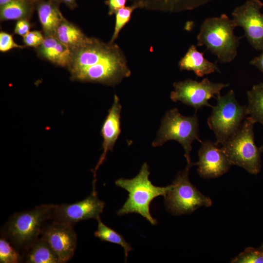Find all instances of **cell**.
<instances>
[{
    "mask_svg": "<svg viewBox=\"0 0 263 263\" xmlns=\"http://www.w3.org/2000/svg\"><path fill=\"white\" fill-rule=\"evenodd\" d=\"M67 68L72 80L110 86L120 83L131 75L120 47L94 37H88L83 44L71 51Z\"/></svg>",
    "mask_w": 263,
    "mask_h": 263,
    "instance_id": "1",
    "label": "cell"
},
{
    "mask_svg": "<svg viewBox=\"0 0 263 263\" xmlns=\"http://www.w3.org/2000/svg\"><path fill=\"white\" fill-rule=\"evenodd\" d=\"M150 174L149 166L147 163H144L135 177L132 179L120 178L115 182L117 186L129 192L126 201L117 212V215L135 213L144 217L151 225L157 224V220L150 213V204L155 197L164 196L172 188V185L170 184L164 187L155 186L149 180Z\"/></svg>",
    "mask_w": 263,
    "mask_h": 263,
    "instance_id": "2",
    "label": "cell"
},
{
    "mask_svg": "<svg viewBox=\"0 0 263 263\" xmlns=\"http://www.w3.org/2000/svg\"><path fill=\"white\" fill-rule=\"evenodd\" d=\"M236 27L233 19L224 14L219 17L207 18L200 26L197 45L205 46L221 63H229L236 57L242 38L234 35Z\"/></svg>",
    "mask_w": 263,
    "mask_h": 263,
    "instance_id": "3",
    "label": "cell"
},
{
    "mask_svg": "<svg viewBox=\"0 0 263 263\" xmlns=\"http://www.w3.org/2000/svg\"><path fill=\"white\" fill-rule=\"evenodd\" d=\"M255 123L250 116L246 117L237 132L221 147L232 165L240 167L254 175L258 174L261 170L263 152L255 143L253 129Z\"/></svg>",
    "mask_w": 263,
    "mask_h": 263,
    "instance_id": "4",
    "label": "cell"
},
{
    "mask_svg": "<svg viewBox=\"0 0 263 263\" xmlns=\"http://www.w3.org/2000/svg\"><path fill=\"white\" fill-rule=\"evenodd\" d=\"M207 119L209 128L213 131L217 144L222 145L234 134L248 115L247 105H242L237 101L234 92L230 90L224 95L219 94Z\"/></svg>",
    "mask_w": 263,
    "mask_h": 263,
    "instance_id": "5",
    "label": "cell"
},
{
    "mask_svg": "<svg viewBox=\"0 0 263 263\" xmlns=\"http://www.w3.org/2000/svg\"><path fill=\"white\" fill-rule=\"evenodd\" d=\"M196 112L192 116H186L181 114L176 108L167 111L162 120L152 146L160 147L169 140H175L183 147L187 163H191L190 153L192 142L195 140L202 142L199 135Z\"/></svg>",
    "mask_w": 263,
    "mask_h": 263,
    "instance_id": "6",
    "label": "cell"
},
{
    "mask_svg": "<svg viewBox=\"0 0 263 263\" xmlns=\"http://www.w3.org/2000/svg\"><path fill=\"white\" fill-rule=\"evenodd\" d=\"M192 162L178 173L172 183V188L165 195V204L168 211L174 215L188 214L201 207H209L210 198L202 194L190 182L188 175Z\"/></svg>",
    "mask_w": 263,
    "mask_h": 263,
    "instance_id": "7",
    "label": "cell"
},
{
    "mask_svg": "<svg viewBox=\"0 0 263 263\" xmlns=\"http://www.w3.org/2000/svg\"><path fill=\"white\" fill-rule=\"evenodd\" d=\"M53 206L42 205L15 214L6 225L7 236L17 246L28 247L36 240L43 222L51 215Z\"/></svg>",
    "mask_w": 263,
    "mask_h": 263,
    "instance_id": "8",
    "label": "cell"
},
{
    "mask_svg": "<svg viewBox=\"0 0 263 263\" xmlns=\"http://www.w3.org/2000/svg\"><path fill=\"white\" fill-rule=\"evenodd\" d=\"M229 86V84L214 83L208 78H204L198 82L192 79L175 82L174 90L170 97L173 102L180 101L192 107L197 111L205 106L212 108L208 100L220 94L221 90Z\"/></svg>",
    "mask_w": 263,
    "mask_h": 263,
    "instance_id": "9",
    "label": "cell"
},
{
    "mask_svg": "<svg viewBox=\"0 0 263 263\" xmlns=\"http://www.w3.org/2000/svg\"><path fill=\"white\" fill-rule=\"evenodd\" d=\"M263 3L260 0H248L232 12L237 26L242 27L250 44L256 50H263Z\"/></svg>",
    "mask_w": 263,
    "mask_h": 263,
    "instance_id": "10",
    "label": "cell"
},
{
    "mask_svg": "<svg viewBox=\"0 0 263 263\" xmlns=\"http://www.w3.org/2000/svg\"><path fill=\"white\" fill-rule=\"evenodd\" d=\"M105 203L98 197L95 188L85 199L72 204L54 205L51 214L57 222L72 225L79 221L100 217Z\"/></svg>",
    "mask_w": 263,
    "mask_h": 263,
    "instance_id": "11",
    "label": "cell"
},
{
    "mask_svg": "<svg viewBox=\"0 0 263 263\" xmlns=\"http://www.w3.org/2000/svg\"><path fill=\"white\" fill-rule=\"evenodd\" d=\"M198 150L197 172L202 178H215L226 173L232 165L227 156L215 142L208 140L202 141Z\"/></svg>",
    "mask_w": 263,
    "mask_h": 263,
    "instance_id": "12",
    "label": "cell"
},
{
    "mask_svg": "<svg viewBox=\"0 0 263 263\" xmlns=\"http://www.w3.org/2000/svg\"><path fill=\"white\" fill-rule=\"evenodd\" d=\"M42 238L56 255L59 263L68 261L74 255L76 235L72 225L54 222L45 228Z\"/></svg>",
    "mask_w": 263,
    "mask_h": 263,
    "instance_id": "13",
    "label": "cell"
},
{
    "mask_svg": "<svg viewBox=\"0 0 263 263\" xmlns=\"http://www.w3.org/2000/svg\"><path fill=\"white\" fill-rule=\"evenodd\" d=\"M122 106L116 94L114 96L113 104L109 110L101 129L103 137V152L93 170L94 180L93 186L95 187L96 172L104 162L109 151H112L115 143L121 132L120 114Z\"/></svg>",
    "mask_w": 263,
    "mask_h": 263,
    "instance_id": "14",
    "label": "cell"
},
{
    "mask_svg": "<svg viewBox=\"0 0 263 263\" xmlns=\"http://www.w3.org/2000/svg\"><path fill=\"white\" fill-rule=\"evenodd\" d=\"M137 8L167 13L191 10L211 0H129Z\"/></svg>",
    "mask_w": 263,
    "mask_h": 263,
    "instance_id": "15",
    "label": "cell"
},
{
    "mask_svg": "<svg viewBox=\"0 0 263 263\" xmlns=\"http://www.w3.org/2000/svg\"><path fill=\"white\" fill-rule=\"evenodd\" d=\"M44 37L42 43L36 48L38 55L55 65L67 68L71 57L70 48L55 36Z\"/></svg>",
    "mask_w": 263,
    "mask_h": 263,
    "instance_id": "16",
    "label": "cell"
},
{
    "mask_svg": "<svg viewBox=\"0 0 263 263\" xmlns=\"http://www.w3.org/2000/svg\"><path fill=\"white\" fill-rule=\"evenodd\" d=\"M57 0H40L36 4L38 19L44 37L55 36L56 31L65 19Z\"/></svg>",
    "mask_w": 263,
    "mask_h": 263,
    "instance_id": "17",
    "label": "cell"
},
{
    "mask_svg": "<svg viewBox=\"0 0 263 263\" xmlns=\"http://www.w3.org/2000/svg\"><path fill=\"white\" fill-rule=\"evenodd\" d=\"M179 67L181 71H193L198 77H203L215 72H220L216 62L213 63L206 59L204 53L198 51L194 45L189 47L180 59Z\"/></svg>",
    "mask_w": 263,
    "mask_h": 263,
    "instance_id": "18",
    "label": "cell"
},
{
    "mask_svg": "<svg viewBox=\"0 0 263 263\" xmlns=\"http://www.w3.org/2000/svg\"><path fill=\"white\" fill-rule=\"evenodd\" d=\"M55 36L71 51L81 46L88 38L79 28L65 18L57 27Z\"/></svg>",
    "mask_w": 263,
    "mask_h": 263,
    "instance_id": "19",
    "label": "cell"
},
{
    "mask_svg": "<svg viewBox=\"0 0 263 263\" xmlns=\"http://www.w3.org/2000/svg\"><path fill=\"white\" fill-rule=\"evenodd\" d=\"M37 2L34 0H15L0 7V20L29 19Z\"/></svg>",
    "mask_w": 263,
    "mask_h": 263,
    "instance_id": "20",
    "label": "cell"
},
{
    "mask_svg": "<svg viewBox=\"0 0 263 263\" xmlns=\"http://www.w3.org/2000/svg\"><path fill=\"white\" fill-rule=\"evenodd\" d=\"M247 96L248 115L263 126V82L254 85Z\"/></svg>",
    "mask_w": 263,
    "mask_h": 263,
    "instance_id": "21",
    "label": "cell"
},
{
    "mask_svg": "<svg viewBox=\"0 0 263 263\" xmlns=\"http://www.w3.org/2000/svg\"><path fill=\"white\" fill-rule=\"evenodd\" d=\"M26 263H58L59 260L47 243L42 239L35 242L27 255Z\"/></svg>",
    "mask_w": 263,
    "mask_h": 263,
    "instance_id": "22",
    "label": "cell"
},
{
    "mask_svg": "<svg viewBox=\"0 0 263 263\" xmlns=\"http://www.w3.org/2000/svg\"><path fill=\"white\" fill-rule=\"evenodd\" d=\"M96 220L98 223V226L97 231L94 233V236L102 241L110 242L121 245L124 250L125 262H126L129 252L132 250L131 245L125 241L121 234L103 224L100 217Z\"/></svg>",
    "mask_w": 263,
    "mask_h": 263,
    "instance_id": "23",
    "label": "cell"
},
{
    "mask_svg": "<svg viewBox=\"0 0 263 263\" xmlns=\"http://www.w3.org/2000/svg\"><path fill=\"white\" fill-rule=\"evenodd\" d=\"M137 9L138 8L136 6L131 4L121 8L115 12V26L110 42L113 43L117 38L121 30L129 22L131 19L132 13Z\"/></svg>",
    "mask_w": 263,
    "mask_h": 263,
    "instance_id": "24",
    "label": "cell"
},
{
    "mask_svg": "<svg viewBox=\"0 0 263 263\" xmlns=\"http://www.w3.org/2000/svg\"><path fill=\"white\" fill-rule=\"evenodd\" d=\"M232 263H263V251L259 247H246L243 252L233 258Z\"/></svg>",
    "mask_w": 263,
    "mask_h": 263,
    "instance_id": "25",
    "label": "cell"
},
{
    "mask_svg": "<svg viewBox=\"0 0 263 263\" xmlns=\"http://www.w3.org/2000/svg\"><path fill=\"white\" fill-rule=\"evenodd\" d=\"M19 260L18 253L5 239L0 240V262L1 263H17Z\"/></svg>",
    "mask_w": 263,
    "mask_h": 263,
    "instance_id": "26",
    "label": "cell"
},
{
    "mask_svg": "<svg viewBox=\"0 0 263 263\" xmlns=\"http://www.w3.org/2000/svg\"><path fill=\"white\" fill-rule=\"evenodd\" d=\"M25 45L17 44L14 40L12 36L5 32L0 33V51L2 52H7L14 48L23 49Z\"/></svg>",
    "mask_w": 263,
    "mask_h": 263,
    "instance_id": "27",
    "label": "cell"
},
{
    "mask_svg": "<svg viewBox=\"0 0 263 263\" xmlns=\"http://www.w3.org/2000/svg\"><path fill=\"white\" fill-rule=\"evenodd\" d=\"M44 38L41 32L32 31L23 37V42L26 46L37 48L42 43Z\"/></svg>",
    "mask_w": 263,
    "mask_h": 263,
    "instance_id": "28",
    "label": "cell"
},
{
    "mask_svg": "<svg viewBox=\"0 0 263 263\" xmlns=\"http://www.w3.org/2000/svg\"><path fill=\"white\" fill-rule=\"evenodd\" d=\"M31 24L29 19H21L16 22L14 32L15 34L24 37L29 32Z\"/></svg>",
    "mask_w": 263,
    "mask_h": 263,
    "instance_id": "29",
    "label": "cell"
},
{
    "mask_svg": "<svg viewBox=\"0 0 263 263\" xmlns=\"http://www.w3.org/2000/svg\"><path fill=\"white\" fill-rule=\"evenodd\" d=\"M129 0H106L105 4L108 6V15L112 16L119 9L125 6Z\"/></svg>",
    "mask_w": 263,
    "mask_h": 263,
    "instance_id": "30",
    "label": "cell"
},
{
    "mask_svg": "<svg viewBox=\"0 0 263 263\" xmlns=\"http://www.w3.org/2000/svg\"><path fill=\"white\" fill-rule=\"evenodd\" d=\"M262 51L260 55L254 57L250 61V64L257 67L263 73V50Z\"/></svg>",
    "mask_w": 263,
    "mask_h": 263,
    "instance_id": "31",
    "label": "cell"
},
{
    "mask_svg": "<svg viewBox=\"0 0 263 263\" xmlns=\"http://www.w3.org/2000/svg\"><path fill=\"white\" fill-rule=\"evenodd\" d=\"M60 3L66 4L70 9H74L77 6L76 0H57Z\"/></svg>",
    "mask_w": 263,
    "mask_h": 263,
    "instance_id": "32",
    "label": "cell"
},
{
    "mask_svg": "<svg viewBox=\"0 0 263 263\" xmlns=\"http://www.w3.org/2000/svg\"><path fill=\"white\" fill-rule=\"evenodd\" d=\"M15 0H0V7L6 5Z\"/></svg>",
    "mask_w": 263,
    "mask_h": 263,
    "instance_id": "33",
    "label": "cell"
},
{
    "mask_svg": "<svg viewBox=\"0 0 263 263\" xmlns=\"http://www.w3.org/2000/svg\"><path fill=\"white\" fill-rule=\"evenodd\" d=\"M259 248L262 251H263V243L262 244L260 245V246L259 247Z\"/></svg>",
    "mask_w": 263,
    "mask_h": 263,
    "instance_id": "34",
    "label": "cell"
},
{
    "mask_svg": "<svg viewBox=\"0 0 263 263\" xmlns=\"http://www.w3.org/2000/svg\"><path fill=\"white\" fill-rule=\"evenodd\" d=\"M260 149L263 152V145H262L261 147H259Z\"/></svg>",
    "mask_w": 263,
    "mask_h": 263,
    "instance_id": "35",
    "label": "cell"
},
{
    "mask_svg": "<svg viewBox=\"0 0 263 263\" xmlns=\"http://www.w3.org/2000/svg\"><path fill=\"white\" fill-rule=\"evenodd\" d=\"M35 0V1H37V2H38V1H39V0Z\"/></svg>",
    "mask_w": 263,
    "mask_h": 263,
    "instance_id": "36",
    "label": "cell"
}]
</instances>
